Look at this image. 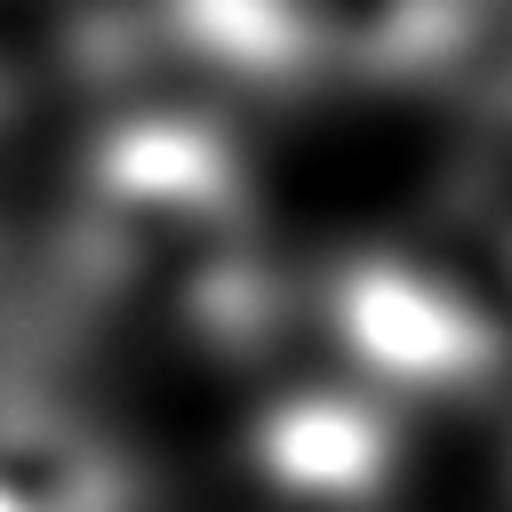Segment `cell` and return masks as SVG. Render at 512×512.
Returning a JSON list of instances; mask_svg holds the SVG:
<instances>
[{
    "instance_id": "6da1fadb",
    "label": "cell",
    "mask_w": 512,
    "mask_h": 512,
    "mask_svg": "<svg viewBox=\"0 0 512 512\" xmlns=\"http://www.w3.org/2000/svg\"><path fill=\"white\" fill-rule=\"evenodd\" d=\"M112 456L48 400H0V512H112Z\"/></svg>"
}]
</instances>
